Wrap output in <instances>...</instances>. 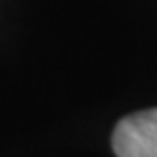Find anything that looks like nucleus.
Returning <instances> with one entry per match:
<instances>
[{"label": "nucleus", "instance_id": "obj_1", "mask_svg": "<svg viewBox=\"0 0 157 157\" xmlns=\"http://www.w3.org/2000/svg\"><path fill=\"white\" fill-rule=\"evenodd\" d=\"M111 144L118 157H157V109L122 118Z\"/></svg>", "mask_w": 157, "mask_h": 157}]
</instances>
